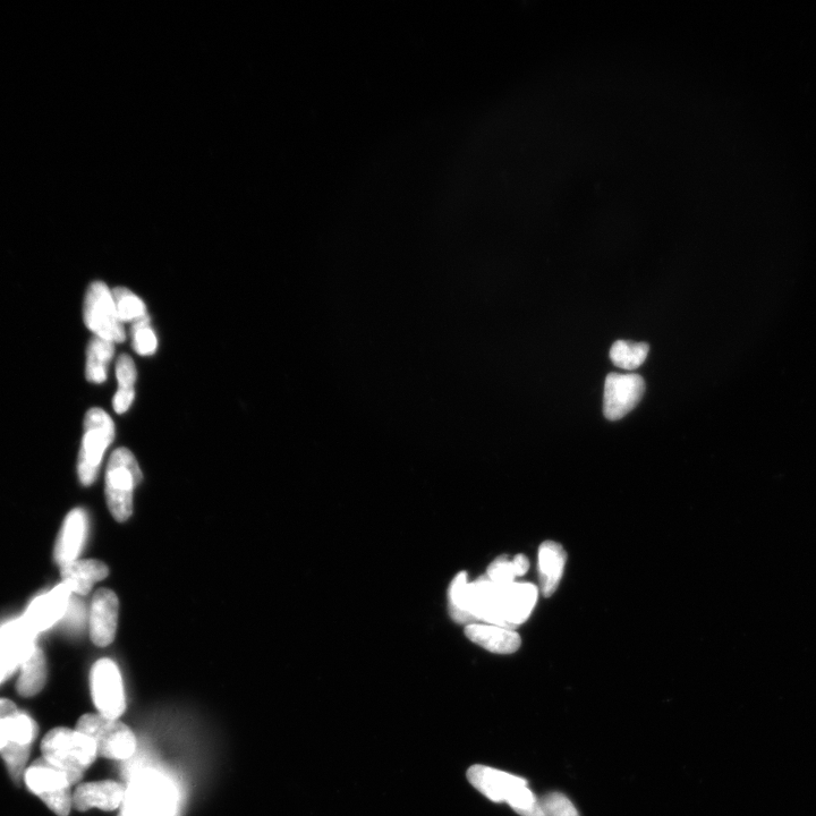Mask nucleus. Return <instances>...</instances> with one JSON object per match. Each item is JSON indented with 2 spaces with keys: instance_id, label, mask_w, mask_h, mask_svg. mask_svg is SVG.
I'll return each mask as SVG.
<instances>
[{
  "instance_id": "nucleus-1",
  "label": "nucleus",
  "mask_w": 816,
  "mask_h": 816,
  "mask_svg": "<svg viewBox=\"0 0 816 816\" xmlns=\"http://www.w3.org/2000/svg\"><path fill=\"white\" fill-rule=\"evenodd\" d=\"M472 605L478 623L515 629L530 617L538 589L530 583L499 585L482 576L471 583Z\"/></svg>"
},
{
  "instance_id": "nucleus-2",
  "label": "nucleus",
  "mask_w": 816,
  "mask_h": 816,
  "mask_svg": "<svg viewBox=\"0 0 816 816\" xmlns=\"http://www.w3.org/2000/svg\"><path fill=\"white\" fill-rule=\"evenodd\" d=\"M467 779L490 801L507 803L518 815L543 816L540 799L521 777L484 765H473L467 771Z\"/></svg>"
},
{
  "instance_id": "nucleus-3",
  "label": "nucleus",
  "mask_w": 816,
  "mask_h": 816,
  "mask_svg": "<svg viewBox=\"0 0 816 816\" xmlns=\"http://www.w3.org/2000/svg\"><path fill=\"white\" fill-rule=\"evenodd\" d=\"M42 758L66 773L72 786L78 784L98 758L97 746L78 729L56 728L41 743Z\"/></svg>"
},
{
  "instance_id": "nucleus-4",
  "label": "nucleus",
  "mask_w": 816,
  "mask_h": 816,
  "mask_svg": "<svg viewBox=\"0 0 816 816\" xmlns=\"http://www.w3.org/2000/svg\"><path fill=\"white\" fill-rule=\"evenodd\" d=\"M175 788L155 771L142 772L125 788L119 816H174Z\"/></svg>"
},
{
  "instance_id": "nucleus-5",
  "label": "nucleus",
  "mask_w": 816,
  "mask_h": 816,
  "mask_svg": "<svg viewBox=\"0 0 816 816\" xmlns=\"http://www.w3.org/2000/svg\"><path fill=\"white\" fill-rule=\"evenodd\" d=\"M142 481V471L129 449L115 450L106 473V498L110 513L118 522H126L133 513V495Z\"/></svg>"
},
{
  "instance_id": "nucleus-6",
  "label": "nucleus",
  "mask_w": 816,
  "mask_h": 816,
  "mask_svg": "<svg viewBox=\"0 0 816 816\" xmlns=\"http://www.w3.org/2000/svg\"><path fill=\"white\" fill-rule=\"evenodd\" d=\"M115 438V424L101 408H91L85 415L84 435L78 462V473L84 486L96 481L106 450Z\"/></svg>"
},
{
  "instance_id": "nucleus-7",
  "label": "nucleus",
  "mask_w": 816,
  "mask_h": 816,
  "mask_svg": "<svg viewBox=\"0 0 816 816\" xmlns=\"http://www.w3.org/2000/svg\"><path fill=\"white\" fill-rule=\"evenodd\" d=\"M95 742L98 756L109 760H127L135 752L133 731L118 719L101 714H84L76 728Z\"/></svg>"
},
{
  "instance_id": "nucleus-8",
  "label": "nucleus",
  "mask_w": 816,
  "mask_h": 816,
  "mask_svg": "<svg viewBox=\"0 0 816 816\" xmlns=\"http://www.w3.org/2000/svg\"><path fill=\"white\" fill-rule=\"evenodd\" d=\"M85 325L96 337L123 343L126 334L124 323L119 319L113 292L102 282L90 285L83 305Z\"/></svg>"
},
{
  "instance_id": "nucleus-9",
  "label": "nucleus",
  "mask_w": 816,
  "mask_h": 816,
  "mask_svg": "<svg viewBox=\"0 0 816 816\" xmlns=\"http://www.w3.org/2000/svg\"><path fill=\"white\" fill-rule=\"evenodd\" d=\"M93 702L101 716L118 719L126 709L123 679L112 660L101 659L91 671Z\"/></svg>"
},
{
  "instance_id": "nucleus-10",
  "label": "nucleus",
  "mask_w": 816,
  "mask_h": 816,
  "mask_svg": "<svg viewBox=\"0 0 816 816\" xmlns=\"http://www.w3.org/2000/svg\"><path fill=\"white\" fill-rule=\"evenodd\" d=\"M644 390V380L639 374H608L605 399H603V414L610 421L623 419L640 403Z\"/></svg>"
},
{
  "instance_id": "nucleus-11",
  "label": "nucleus",
  "mask_w": 816,
  "mask_h": 816,
  "mask_svg": "<svg viewBox=\"0 0 816 816\" xmlns=\"http://www.w3.org/2000/svg\"><path fill=\"white\" fill-rule=\"evenodd\" d=\"M34 639L36 635L22 619L0 628V684L21 667L34 646Z\"/></svg>"
},
{
  "instance_id": "nucleus-12",
  "label": "nucleus",
  "mask_w": 816,
  "mask_h": 816,
  "mask_svg": "<svg viewBox=\"0 0 816 816\" xmlns=\"http://www.w3.org/2000/svg\"><path fill=\"white\" fill-rule=\"evenodd\" d=\"M71 598L70 589L63 583L59 584L31 603L22 618L23 623L34 635L46 631L64 618Z\"/></svg>"
},
{
  "instance_id": "nucleus-13",
  "label": "nucleus",
  "mask_w": 816,
  "mask_h": 816,
  "mask_svg": "<svg viewBox=\"0 0 816 816\" xmlns=\"http://www.w3.org/2000/svg\"><path fill=\"white\" fill-rule=\"evenodd\" d=\"M119 602L112 590H99L92 599L90 610V633L98 646L112 644L117 631Z\"/></svg>"
},
{
  "instance_id": "nucleus-14",
  "label": "nucleus",
  "mask_w": 816,
  "mask_h": 816,
  "mask_svg": "<svg viewBox=\"0 0 816 816\" xmlns=\"http://www.w3.org/2000/svg\"><path fill=\"white\" fill-rule=\"evenodd\" d=\"M125 787L116 781H96L82 784L73 794V807L85 812L91 809L115 811L122 806Z\"/></svg>"
},
{
  "instance_id": "nucleus-15",
  "label": "nucleus",
  "mask_w": 816,
  "mask_h": 816,
  "mask_svg": "<svg viewBox=\"0 0 816 816\" xmlns=\"http://www.w3.org/2000/svg\"><path fill=\"white\" fill-rule=\"evenodd\" d=\"M465 634L472 642L493 653H514L522 644L521 636L515 629L486 623L467 625Z\"/></svg>"
},
{
  "instance_id": "nucleus-16",
  "label": "nucleus",
  "mask_w": 816,
  "mask_h": 816,
  "mask_svg": "<svg viewBox=\"0 0 816 816\" xmlns=\"http://www.w3.org/2000/svg\"><path fill=\"white\" fill-rule=\"evenodd\" d=\"M87 515L82 509L72 510L66 517L56 544L55 557L59 566L72 563L78 558L87 537Z\"/></svg>"
},
{
  "instance_id": "nucleus-17",
  "label": "nucleus",
  "mask_w": 816,
  "mask_h": 816,
  "mask_svg": "<svg viewBox=\"0 0 816 816\" xmlns=\"http://www.w3.org/2000/svg\"><path fill=\"white\" fill-rule=\"evenodd\" d=\"M108 574V567L99 560H75L61 566L63 584L78 595H87Z\"/></svg>"
},
{
  "instance_id": "nucleus-18",
  "label": "nucleus",
  "mask_w": 816,
  "mask_h": 816,
  "mask_svg": "<svg viewBox=\"0 0 816 816\" xmlns=\"http://www.w3.org/2000/svg\"><path fill=\"white\" fill-rule=\"evenodd\" d=\"M23 780L27 784L30 792L37 795L40 799L50 794L59 792V790L68 789L72 787L70 779H68L65 772L54 767L44 758L32 763L27 770H25Z\"/></svg>"
},
{
  "instance_id": "nucleus-19",
  "label": "nucleus",
  "mask_w": 816,
  "mask_h": 816,
  "mask_svg": "<svg viewBox=\"0 0 816 816\" xmlns=\"http://www.w3.org/2000/svg\"><path fill=\"white\" fill-rule=\"evenodd\" d=\"M567 561V554L559 543L546 541L539 549L540 585L544 597H551L559 586Z\"/></svg>"
},
{
  "instance_id": "nucleus-20",
  "label": "nucleus",
  "mask_w": 816,
  "mask_h": 816,
  "mask_svg": "<svg viewBox=\"0 0 816 816\" xmlns=\"http://www.w3.org/2000/svg\"><path fill=\"white\" fill-rule=\"evenodd\" d=\"M16 690L21 696L32 697L41 692L46 684L47 666L44 652L34 645L20 667Z\"/></svg>"
},
{
  "instance_id": "nucleus-21",
  "label": "nucleus",
  "mask_w": 816,
  "mask_h": 816,
  "mask_svg": "<svg viewBox=\"0 0 816 816\" xmlns=\"http://www.w3.org/2000/svg\"><path fill=\"white\" fill-rule=\"evenodd\" d=\"M450 616L458 624L471 625L478 623L473 612L471 583L466 573L458 574L449 588Z\"/></svg>"
},
{
  "instance_id": "nucleus-22",
  "label": "nucleus",
  "mask_w": 816,
  "mask_h": 816,
  "mask_svg": "<svg viewBox=\"0 0 816 816\" xmlns=\"http://www.w3.org/2000/svg\"><path fill=\"white\" fill-rule=\"evenodd\" d=\"M115 343L110 340L95 337L91 340L87 351V365L85 376L93 384H102L107 379L108 364L115 353Z\"/></svg>"
},
{
  "instance_id": "nucleus-23",
  "label": "nucleus",
  "mask_w": 816,
  "mask_h": 816,
  "mask_svg": "<svg viewBox=\"0 0 816 816\" xmlns=\"http://www.w3.org/2000/svg\"><path fill=\"white\" fill-rule=\"evenodd\" d=\"M116 377L118 380V390L113 399L114 410L118 414L129 411L135 397V382L138 373L134 361L129 355L119 356L116 364Z\"/></svg>"
},
{
  "instance_id": "nucleus-24",
  "label": "nucleus",
  "mask_w": 816,
  "mask_h": 816,
  "mask_svg": "<svg viewBox=\"0 0 816 816\" xmlns=\"http://www.w3.org/2000/svg\"><path fill=\"white\" fill-rule=\"evenodd\" d=\"M649 351V344L618 340L611 347L610 360L620 369L633 371L641 367L646 357H648Z\"/></svg>"
},
{
  "instance_id": "nucleus-25",
  "label": "nucleus",
  "mask_w": 816,
  "mask_h": 816,
  "mask_svg": "<svg viewBox=\"0 0 816 816\" xmlns=\"http://www.w3.org/2000/svg\"><path fill=\"white\" fill-rule=\"evenodd\" d=\"M113 296L119 319L123 323L133 322L134 325V323L149 317L146 304L130 289L117 287L113 291Z\"/></svg>"
},
{
  "instance_id": "nucleus-26",
  "label": "nucleus",
  "mask_w": 816,
  "mask_h": 816,
  "mask_svg": "<svg viewBox=\"0 0 816 816\" xmlns=\"http://www.w3.org/2000/svg\"><path fill=\"white\" fill-rule=\"evenodd\" d=\"M0 754L3 756V760L12 779L15 782L23 780L30 756V746L10 744Z\"/></svg>"
},
{
  "instance_id": "nucleus-27",
  "label": "nucleus",
  "mask_w": 816,
  "mask_h": 816,
  "mask_svg": "<svg viewBox=\"0 0 816 816\" xmlns=\"http://www.w3.org/2000/svg\"><path fill=\"white\" fill-rule=\"evenodd\" d=\"M132 336L133 348L136 353L146 356L157 351L158 340L155 331L150 326L149 317L134 323Z\"/></svg>"
},
{
  "instance_id": "nucleus-28",
  "label": "nucleus",
  "mask_w": 816,
  "mask_h": 816,
  "mask_svg": "<svg viewBox=\"0 0 816 816\" xmlns=\"http://www.w3.org/2000/svg\"><path fill=\"white\" fill-rule=\"evenodd\" d=\"M543 816H580L575 805L560 793H551L540 799Z\"/></svg>"
},
{
  "instance_id": "nucleus-29",
  "label": "nucleus",
  "mask_w": 816,
  "mask_h": 816,
  "mask_svg": "<svg viewBox=\"0 0 816 816\" xmlns=\"http://www.w3.org/2000/svg\"><path fill=\"white\" fill-rule=\"evenodd\" d=\"M487 576L490 581L499 585L514 583L518 577L513 560H510L507 556H501L493 561L488 568Z\"/></svg>"
},
{
  "instance_id": "nucleus-30",
  "label": "nucleus",
  "mask_w": 816,
  "mask_h": 816,
  "mask_svg": "<svg viewBox=\"0 0 816 816\" xmlns=\"http://www.w3.org/2000/svg\"><path fill=\"white\" fill-rule=\"evenodd\" d=\"M51 811L58 816H67L73 809V794L71 788L41 798Z\"/></svg>"
},
{
  "instance_id": "nucleus-31",
  "label": "nucleus",
  "mask_w": 816,
  "mask_h": 816,
  "mask_svg": "<svg viewBox=\"0 0 816 816\" xmlns=\"http://www.w3.org/2000/svg\"><path fill=\"white\" fill-rule=\"evenodd\" d=\"M84 618L85 612L83 603L79 599L71 598L63 618L65 619L66 627L71 629V631H80L84 624Z\"/></svg>"
},
{
  "instance_id": "nucleus-32",
  "label": "nucleus",
  "mask_w": 816,
  "mask_h": 816,
  "mask_svg": "<svg viewBox=\"0 0 816 816\" xmlns=\"http://www.w3.org/2000/svg\"><path fill=\"white\" fill-rule=\"evenodd\" d=\"M515 571L518 577H521L529 571L530 561L523 555H517L513 559Z\"/></svg>"
},
{
  "instance_id": "nucleus-33",
  "label": "nucleus",
  "mask_w": 816,
  "mask_h": 816,
  "mask_svg": "<svg viewBox=\"0 0 816 816\" xmlns=\"http://www.w3.org/2000/svg\"><path fill=\"white\" fill-rule=\"evenodd\" d=\"M17 711L20 710L17 709L16 705L12 701L0 699V719L11 717Z\"/></svg>"
},
{
  "instance_id": "nucleus-34",
  "label": "nucleus",
  "mask_w": 816,
  "mask_h": 816,
  "mask_svg": "<svg viewBox=\"0 0 816 816\" xmlns=\"http://www.w3.org/2000/svg\"><path fill=\"white\" fill-rule=\"evenodd\" d=\"M10 743V735H8L6 721L5 719H0V753H2Z\"/></svg>"
}]
</instances>
